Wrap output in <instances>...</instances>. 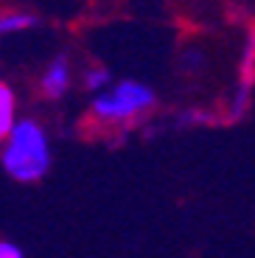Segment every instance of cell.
<instances>
[{
  "label": "cell",
  "mask_w": 255,
  "mask_h": 258,
  "mask_svg": "<svg viewBox=\"0 0 255 258\" xmlns=\"http://www.w3.org/2000/svg\"><path fill=\"white\" fill-rule=\"evenodd\" d=\"M34 26H39V17L31 14V12H20V9L0 12V37H12V34L31 31Z\"/></svg>",
  "instance_id": "5b68a950"
},
{
  "label": "cell",
  "mask_w": 255,
  "mask_h": 258,
  "mask_svg": "<svg viewBox=\"0 0 255 258\" xmlns=\"http://www.w3.org/2000/svg\"><path fill=\"white\" fill-rule=\"evenodd\" d=\"M0 166L14 182H37L51 168V138L37 118H17L0 141Z\"/></svg>",
  "instance_id": "6da1fadb"
},
{
  "label": "cell",
  "mask_w": 255,
  "mask_h": 258,
  "mask_svg": "<svg viewBox=\"0 0 255 258\" xmlns=\"http://www.w3.org/2000/svg\"><path fill=\"white\" fill-rule=\"evenodd\" d=\"M157 96L141 79H112L107 87L93 93L90 118L104 129H121L141 121L154 110Z\"/></svg>",
  "instance_id": "7a4b0ae2"
},
{
  "label": "cell",
  "mask_w": 255,
  "mask_h": 258,
  "mask_svg": "<svg viewBox=\"0 0 255 258\" xmlns=\"http://www.w3.org/2000/svg\"><path fill=\"white\" fill-rule=\"evenodd\" d=\"M252 87H255V31L249 28L247 37H244V45H241L236 87H233V96H230L227 107H224V121L227 123H238L249 112Z\"/></svg>",
  "instance_id": "3957f363"
},
{
  "label": "cell",
  "mask_w": 255,
  "mask_h": 258,
  "mask_svg": "<svg viewBox=\"0 0 255 258\" xmlns=\"http://www.w3.org/2000/svg\"><path fill=\"white\" fill-rule=\"evenodd\" d=\"M71 84H73V68L68 62V56H53L51 64L39 76V90H42V96L51 98V101H59L62 96H68Z\"/></svg>",
  "instance_id": "277c9868"
},
{
  "label": "cell",
  "mask_w": 255,
  "mask_h": 258,
  "mask_svg": "<svg viewBox=\"0 0 255 258\" xmlns=\"http://www.w3.org/2000/svg\"><path fill=\"white\" fill-rule=\"evenodd\" d=\"M82 79H84V87H87L90 93H98L101 87H107V84L112 82V71L104 68V64H90Z\"/></svg>",
  "instance_id": "ba28073f"
},
{
  "label": "cell",
  "mask_w": 255,
  "mask_h": 258,
  "mask_svg": "<svg viewBox=\"0 0 255 258\" xmlns=\"http://www.w3.org/2000/svg\"><path fill=\"white\" fill-rule=\"evenodd\" d=\"M219 121V115L213 110H205V107H191V110H182L177 115V126L188 129V126H213Z\"/></svg>",
  "instance_id": "52a82bcc"
},
{
  "label": "cell",
  "mask_w": 255,
  "mask_h": 258,
  "mask_svg": "<svg viewBox=\"0 0 255 258\" xmlns=\"http://www.w3.org/2000/svg\"><path fill=\"white\" fill-rule=\"evenodd\" d=\"M0 258H26V252H23L20 244H14V241L0 239Z\"/></svg>",
  "instance_id": "9c48e42d"
},
{
  "label": "cell",
  "mask_w": 255,
  "mask_h": 258,
  "mask_svg": "<svg viewBox=\"0 0 255 258\" xmlns=\"http://www.w3.org/2000/svg\"><path fill=\"white\" fill-rule=\"evenodd\" d=\"M14 121H17V96H14L12 84L0 79V141L9 135Z\"/></svg>",
  "instance_id": "8992f818"
}]
</instances>
